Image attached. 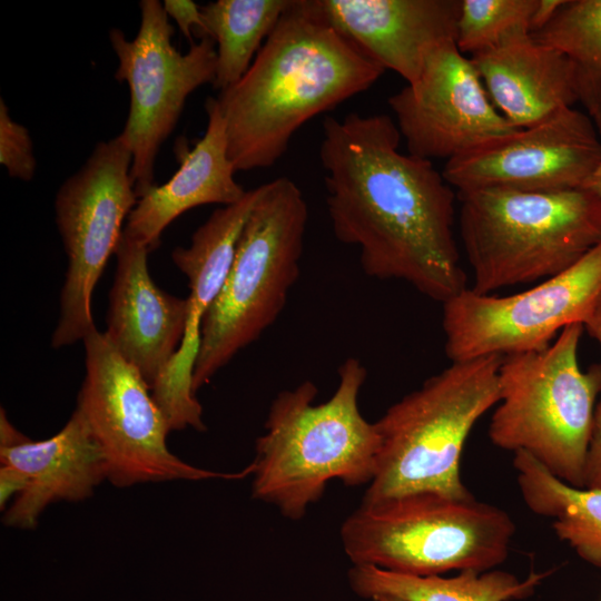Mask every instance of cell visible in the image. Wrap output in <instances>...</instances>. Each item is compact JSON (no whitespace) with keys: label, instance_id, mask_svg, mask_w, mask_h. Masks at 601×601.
Returning <instances> with one entry per match:
<instances>
[{"label":"cell","instance_id":"2e32d148","mask_svg":"<svg viewBox=\"0 0 601 601\" xmlns=\"http://www.w3.org/2000/svg\"><path fill=\"white\" fill-rule=\"evenodd\" d=\"M148 254L146 246L122 234L115 253L117 265L104 333L152 388L180 346L188 300L154 283Z\"/></svg>","mask_w":601,"mask_h":601},{"label":"cell","instance_id":"f546056e","mask_svg":"<svg viewBox=\"0 0 601 601\" xmlns=\"http://www.w3.org/2000/svg\"><path fill=\"white\" fill-rule=\"evenodd\" d=\"M589 115L593 118V120L599 127V130L601 131V91L598 96L592 111ZM583 188L593 193L601 200V160L593 174L584 184Z\"/></svg>","mask_w":601,"mask_h":601},{"label":"cell","instance_id":"5bb4252c","mask_svg":"<svg viewBox=\"0 0 601 601\" xmlns=\"http://www.w3.org/2000/svg\"><path fill=\"white\" fill-rule=\"evenodd\" d=\"M407 152L450 160L519 129L493 105L473 66L446 42L426 60L421 76L388 98Z\"/></svg>","mask_w":601,"mask_h":601},{"label":"cell","instance_id":"f1b7e54d","mask_svg":"<svg viewBox=\"0 0 601 601\" xmlns=\"http://www.w3.org/2000/svg\"><path fill=\"white\" fill-rule=\"evenodd\" d=\"M27 477L18 470L1 465L0 469V506L6 509L12 495H19L27 486Z\"/></svg>","mask_w":601,"mask_h":601},{"label":"cell","instance_id":"83f0119b","mask_svg":"<svg viewBox=\"0 0 601 601\" xmlns=\"http://www.w3.org/2000/svg\"><path fill=\"white\" fill-rule=\"evenodd\" d=\"M162 6L167 16L175 20L188 41H193L194 36L207 38L200 6L191 0H165Z\"/></svg>","mask_w":601,"mask_h":601},{"label":"cell","instance_id":"e0dca14e","mask_svg":"<svg viewBox=\"0 0 601 601\" xmlns=\"http://www.w3.org/2000/svg\"><path fill=\"white\" fill-rule=\"evenodd\" d=\"M262 193L247 190L237 203L216 209L193 234L187 247H176L171 259L187 277L188 316L180 346L156 382L154 393L168 408L185 410L196 400L194 367L204 317L218 296L231 267L242 230Z\"/></svg>","mask_w":601,"mask_h":601},{"label":"cell","instance_id":"ba28073f","mask_svg":"<svg viewBox=\"0 0 601 601\" xmlns=\"http://www.w3.org/2000/svg\"><path fill=\"white\" fill-rule=\"evenodd\" d=\"M514 532L505 511L473 495L423 492L362 502L343 522L341 540L353 565L428 577L501 564Z\"/></svg>","mask_w":601,"mask_h":601},{"label":"cell","instance_id":"7c38bea8","mask_svg":"<svg viewBox=\"0 0 601 601\" xmlns=\"http://www.w3.org/2000/svg\"><path fill=\"white\" fill-rule=\"evenodd\" d=\"M601 295V242L563 272L523 292L496 296L466 288L445 302L442 328L451 362L546 347L582 324Z\"/></svg>","mask_w":601,"mask_h":601},{"label":"cell","instance_id":"603a6c76","mask_svg":"<svg viewBox=\"0 0 601 601\" xmlns=\"http://www.w3.org/2000/svg\"><path fill=\"white\" fill-rule=\"evenodd\" d=\"M292 0H216L200 6L206 37L215 41L219 91L249 69Z\"/></svg>","mask_w":601,"mask_h":601},{"label":"cell","instance_id":"7a4b0ae2","mask_svg":"<svg viewBox=\"0 0 601 601\" xmlns=\"http://www.w3.org/2000/svg\"><path fill=\"white\" fill-rule=\"evenodd\" d=\"M384 71L325 20L315 0H292L246 73L216 97L236 171L274 166L304 124L367 90Z\"/></svg>","mask_w":601,"mask_h":601},{"label":"cell","instance_id":"d6986e66","mask_svg":"<svg viewBox=\"0 0 601 601\" xmlns=\"http://www.w3.org/2000/svg\"><path fill=\"white\" fill-rule=\"evenodd\" d=\"M496 109L515 127L531 126L554 111L581 102L574 63L526 30L470 57Z\"/></svg>","mask_w":601,"mask_h":601},{"label":"cell","instance_id":"7402d4cb","mask_svg":"<svg viewBox=\"0 0 601 601\" xmlns=\"http://www.w3.org/2000/svg\"><path fill=\"white\" fill-rule=\"evenodd\" d=\"M542 574L524 581L503 571L464 570L452 578L412 575L374 565H353L349 584L362 598L392 595L405 601H509L532 593Z\"/></svg>","mask_w":601,"mask_h":601},{"label":"cell","instance_id":"4fadbf2b","mask_svg":"<svg viewBox=\"0 0 601 601\" xmlns=\"http://www.w3.org/2000/svg\"><path fill=\"white\" fill-rule=\"evenodd\" d=\"M600 160L601 141L592 120L565 107L451 158L442 175L457 193L565 190L583 188Z\"/></svg>","mask_w":601,"mask_h":601},{"label":"cell","instance_id":"6da1fadb","mask_svg":"<svg viewBox=\"0 0 601 601\" xmlns=\"http://www.w3.org/2000/svg\"><path fill=\"white\" fill-rule=\"evenodd\" d=\"M401 138L387 115L325 118L327 214L367 276L405 282L444 304L469 288L454 234L456 195L431 160L400 151Z\"/></svg>","mask_w":601,"mask_h":601},{"label":"cell","instance_id":"d4e9b609","mask_svg":"<svg viewBox=\"0 0 601 601\" xmlns=\"http://www.w3.org/2000/svg\"><path fill=\"white\" fill-rule=\"evenodd\" d=\"M539 0H461L456 47L470 57L519 30L532 32Z\"/></svg>","mask_w":601,"mask_h":601},{"label":"cell","instance_id":"277c9868","mask_svg":"<svg viewBox=\"0 0 601 601\" xmlns=\"http://www.w3.org/2000/svg\"><path fill=\"white\" fill-rule=\"evenodd\" d=\"M459 231L479 294L538 283L601 242V200L585 188L457 193Z\"/></svg>","mask_w":601,"mask_h":601},{"label":"cell","instance_id":"cb8c5ba5","mask_svg":"<svg viewBox=\"0 0 601 601\" xmlns=\"http://www.w3.org/2000/svg\"><path fill=\"white\" fill-rule=\"evenodd\" d=\"M532 36L574 63L582 85L581 104L590 114L601 91V0H564Z\"/></svg>","mask_w":601,"mask_h":601},{"label":"cell","instance_id":"ac0fdd59","mask_svg":"<svg viewBox=\"0 0 601 601\" xmlns=\"http://www.w3.org/2000/svg\"><path fill=\"white\" fill-rule=\"evenodd\" d=\"M0 462L28 480L26 489L4 511L3 523L12 528L33 529L49 504L86 500L107 480L102 452L77 408L49 439L26 437L0 446Z\"/></svg>","mask_w":601,"mask_h":601},{"label":"cell","instance_id":"9a60e30c","mask_svg":"<svg viewBox=\"0 0 601 601\" xmlns=\"http://www.w3.org/2000/svg\"><path fill=\"white\" fill-rule=\"evenodd\" d=\"M325 20L384 70L406 83L430 55L456 42L461 0H315Z\"/></svg>","mask_w":601,"mask_h":601},{"label":"cell","instance_id":"5b68a950","mask_svg":"<svg viewBox=\"0 0 601 601\" xmlns=\"http://www.w3.org/2000/svg\"><path fill=\"white\" fill-rule=\"evenodd\" d=\"M503 356L452 362L376 421L380 451L363 502L413 493L467 497L460 461L475 423L500 400Z\"/></svg>","mask_w":601,"mask_h":601},{"label":"cell","instance_id":"484cf974","mask_svg":"<svg viewBox=\"0 0 601 601\" xmlns=\"http://www.w3.org/2000/svg\"><path fill=\"white\" fill-rule=\"evenodd\" d=\"M0 164L8 175L22 181L32 180L37 160L29 130L13 120L4 100L0 99Z\"/></svg>","mask_w":601,"mask_h":601},{"label":"cell","instance_id":"44dd1931","mask_svg":"<svg viewBox=\"0 0 601 601\" xmlns=\"http://www.w3.org/2000/svg\"><path fill=\"white\" fill-rule=\"evenodd\" d=\"M513 466L528 508L550 518L558 538L601 569V490L570 486L522 451L514 452Z\"/></svg>","mask_w":601,"mask_h":601},{"label":"cell","instance_id":"52a82bcc","mask_svg":"<svg viewBox=\"0 0 601 601\" xmlns=\"http://www.w3.org/2000/svg\"><path fill=\"white\" fill-rule=\"evenodd\" d=\"M307 220L306 200L293 180L279 177L262 185L229 273L201 324L195 393L283 312L299 276Z\"/></svg>","mask_w":601,"mask_h":601},{"label":"cell","instance_id":"4dcf8cb0","mask_svg":"<svg viewBox=\"0 0 601 601\" xmlns=\"http://www.w3.org/2000/svg\"><path fill=\"white\" fill-rule=\"evenodd\" d=\"M374 601H405L403 599L392 597V595H381L374 599Z\"/></svg>","mask_w":601,"mask_h":601},{"label":"cell","instance_id":"30bf717a","mask_svg":"<svg viewBox=\"0 0 601 601\" xmlns=\"http://www.w3.org/2000/svg\"><path fill=\"white\" fill-rule=\"evenodd\" d=\"M131 165L132 156L118 137L100 141L56 194V224L68 265L53 348L82 342L96 329L92 294L138 200Z\"/></svg>","mask_w":601,"mask_h":601},{"label":"cell","instance_id":"8992f818","mask_svg":"<svg viewBox=\"0 0 601 601\" xmlns=\"http://www.w3.org/2000/svg\"><path fill=\"white\" fill-rule=\"evenodd\" d=\"M582 324L563 328L546 347L502 357L500 400L490 425L491 442L522 451L570 486L584 489L601 364L582 370L578 349Z\"/></svg>","mask_w":601,"mask_h":601},{"label":"cell","instance_id":"ffe728a7","mask_svg":"<svg viewBox=\"0 0 601 601\" xmlns=\"http://www.w3.org/2000/svg\"><path fill=\"white\" fill-rule=\"evenodd\" d=\"M205 110L204 136L190 150L178 146V170L165 184L144 193L127 218L124 235L149 252L159 246L162 231L181 214L201 205H231L247 193L235 180L226 125L215 97L206 99Z\"/></svg>","mask_w":601,"mask_h":601},{"label":"cell","instance_id":"4316f807","mask_svg":"<svg viewBox=\"0 0 601 601\" xmlns=\"http://www.w3.org/2000/svg\"><path fill=\"white\" fill-rule=\"evenodd\" d=\"M583 328L601 348V295L583 323ZM584 489L601 490V394L595 407L593 431L585 466Z\"/></svg>","mask_w":601,"mask_h":601},{"label":"cell","instance_id":"9c48e42d","mask_svg":"<svg viewBox=\"0 0 601 601\" xmlns=\"http://www.w3.org/2000/svg\"><path fill=\"white\" fill-rule=\"evenodd\" d=\"M82 343L86 372L76 408L102 452L111 484L238 480L253 474L252 463L237 473H224L177 457L167 445L169 422L139 371L97 328Z\"/></svg>","mask_w":601,"mask_h":601},{"label":"cell","instance_id":"3957f363","mask_svg":"<svg viewBox=\"0 0 601 601\" xmlns=\"http://www.w3.org/2000/svg\"><path fill=\"white\" fill-rule=\"evenodd\" d=\"M363 363L346 358L338 367L334 394L314 404L312 381L279 392L256 441L253 497L299 520L332 480L348 486L370 483L376 471L380 435L358 407L366 380Z\"/></svg>","mask_w":601,"mask_h":601},{"label":"cell","instance_id":"8fae6325","mask_svg":"<svg viewBox=\"0 0 601 601\" xmlns=\"http://www.w3.org/2000/svg\"><path fill=\"white\" fill-rule=\"evenodd\" d=\"M140 26L128 40L109 30L118 60L115 78L128 83L129 112L117 137L132 156L131 178L138 198L155 185V164L162 142L174 131L186 99L214 82L216 46L203 38L181 53L173 45L174 28L158 0H141Z\"/></svg>","mask_w":601,"mask_h":601}]
</instances>
